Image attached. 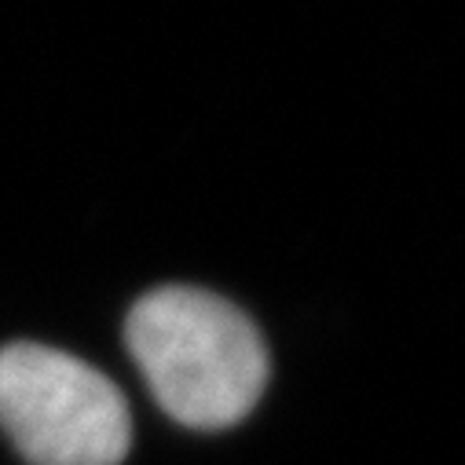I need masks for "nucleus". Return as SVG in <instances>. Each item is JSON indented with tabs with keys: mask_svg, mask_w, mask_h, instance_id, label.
Masks as SVG:
<instances>
[{
	"mask_svg": "<svg viewBox=\"0 0 465 465\" xmlns=\"http://www.w3.org/2000/svg\"><path fill=\"white\" fill-rule=\"evenodd\" d=\"M125 344L154 403L180 425L220 432L239 425L268 389V348L253 319L231 301L162 286L125 319Z\"/></svg>",
	"mask_w": 465,
	"mask_h": 465,
	"instance_id": "1",
	"label": "nucleus"
},
{
	"mask_svg": "<svg viewBox=\"0 0 465 465\" xmlns=\"http://www.w3.org/2000/svg\"><path fill=\"white\" fill-rule=\"evenodd\" d=\"M0 429L30 465H122L133 447L118 385L34 341L0 348Z\"/></svg>",
	"mask_w": 465,
	"mask_h": 465,
	"instance_id": "2",
	"label": "nucleus"
}]
</instances>
